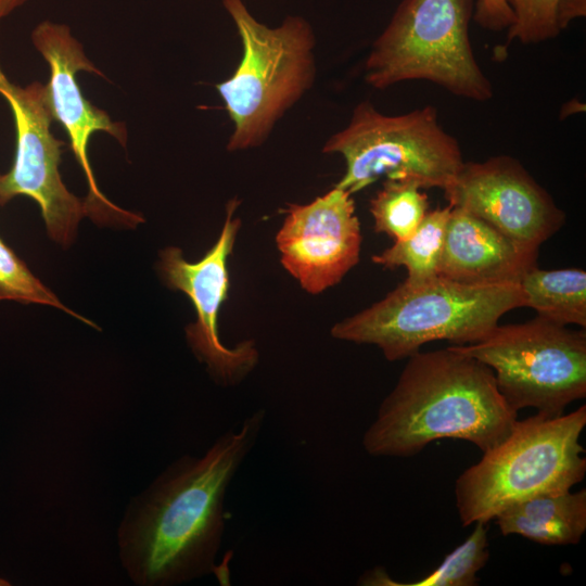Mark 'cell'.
Segmentation results:
<instances>
[{
  "label": "cell",
  "instance_id": "e0dca14e",
  "mask_svg": "<svg viewBox=\"0 0 586 586\" xmlns=\"http://www.w3.org/2000/svg\"><path fill=\"white\" fill-rule=\"evenodd\" d=\"M451 208L448 204L428 212L408 238L395 241L392 246L373 255L372 262L388 269L404 267L407 270L405 280L408 282H422L438 276Z\"/></svg>",
  "mask_w": 586,
  "mask_h": 586
},
{
  "label": "cell",
  "instance_id": "ac0fdd59",
  "mask_svg": "<svg viewBox=\"0 0 586 586\" xmlns=\"http://www.w3.org/2000/svg\"><path fill=\"white\" fill-rule=\"evenodd\" d=\"M471 534L449 552L430 574L413 583H397L382 569L365 573L360 585L388 586H473L477 572L486 564L488 552L487 523L476 522Z\"/></svg>",
  "mask_w": 586,
  "mask_h": 586
},
{
  "label": "cell",
  "instance_id": "3957f363",
  "mask_svg": "<svg viewBox=\"0 0 586 586\" xmlns=\"http://www.w3.org/2000/svg\"><path fill=\"white\" fill-rule=\"evenodd\" d=\"M524 304L520 283L468 284L441 275L417 283L405 280L384 298L336 322L331 335L375 345L395 361L432 341L477 342L502 315Z\"/></svg>",
  "mask_w": 586,
  "mask_h": 586
},
{
  "label": "cell",
  "instance_id": "8fae6325",
  "mask_svg": "<svg viewBox=\"0 0 586 586\" xmlns=\"http://www.w3.org/2000/svg\"><path fill=\"white\" fill-rule=\"evenodd\" d=\"M31 41L50 67L46 89L52 117L66 131L71 149L88 183L89 193L85 200L88 215L100 221L112 219L127 226L142 222L141 216L116 206L104 196L89 162L88 144L94 132L104 131L124 146L127 140L126 127L92 105L84 97L76 79L80 71L100 76L103 74L88 60L67 25L43 21L34 28Z\"/></svg>",
  "mask_w": 586,
  "mask_h": 586
},
{
  "label": "cell",
  "instance_id": "ba28073f",
  "mask_svg": "<svg viewBox=\"0 0 586 586\" xmlns=\"http://www.w3.org/2000/svg\"><path fill=\"white\" fill-rule=\"evenodd\" d=\"M487 365L499 392L515 411L533 407L557 417L586 397V333L539 316L497 324L482 340L451 345Z\"/></svg>",
  "mask_w": 586,
  "mask_h": 586
},
{
  "label": "cell",
  "instance_id": "7a4b0ae2",
  "mask_svg": "<svg viewBox=\"0 0 586 586\" xmlns=\"http://www.w3.org/2000/svg\"><path fill=\"white\" fill-rule=\"evenodd\" d=\"M407 359L362 435L367 454L411 457L440 438L464 440L484 453L510 433L518 411L487 365L451 346Z\"/></svg>",
  "mask_w": 586,
  "mask_h": 586
},
{
  "label": "cell",
  "instance_id": "ffe728a7",
  "mask_svg": "<svg viewBox=\"0 0 586 586\" xmlns=\"http://www.w3.org/2000/svg\"><path fill=\"white\" fill-rule=\"evenodd\" d=\"M0 301L36 303L60 308L61 310L95 327L91 321L67 308L27 268L25 263L0 238Z\"/></svg>",
  "mask_w": 586,
  "mask_h": 586
},
{
  "label": "cell",
  "instance_id": "6da1fadb",
  "mask_svg": "<svg viewBox=\"0 0 586 586\" xmlns=\"http://www.w3.org/2000/svg\"><path fill=\"white\" fill-rule=\"evenodd\" d=\"M257 410L219 435L201 457L170 463L130 502L118 530L119 555L142 586H173L215 570L226 528V496L260 434Z\"/></svg>",
  "mask_w": 586,
  "mask_h": 586
},
{
  "label": "cell",
  "instance_id": "d4e9b609",
  "mask_svg": "<svg viewBox=\"0 0 586 586\" xmlns=\"http://www.w3.org/2000/svg\"><path fill=\"white\" fill-rule=\"evenodd\" d=\"M4 584L7 583H4V581L0 578V585H4Z\"/></svg>",
  "mask_w": 586,
  "mask_h": 586
},
{
  "label": "cell",
  "instance_id": "5b68a950",
  "mask_svg": "<svg viewBox=\"0 0 586 586\" xmlns=\"http://www.w3.org/2000/svg\"><path fill=\"white\" fill-rule=\"evenodd\" d=\"M585 425V405L566 415L537 412L517 420L499 444L458 476L455 495L462 525L488 523L511 505L571 491L582 482L586 459L579 438Z\"/></svg>",
  "mask_w": 586,
  "mask_h": 586
},
{
  "label": "cell",
  "instance_id": "603a6c76",
  "mask_svg": "<svg viewBox=\"0 0 586 586\" xmlns=\"http://www.w3.org/2000/svg\"><path fill=\"white\" fill-rule=\"evenodd\" d=\"M586 0H559L557 5V22L562 31L576 17L585 16Z\"/></svg>",
  "mask_w": 586,
  "mask_h": 586
},
{
  "label": "cell",
  "instance_id": "277c9868",
  "mask_svg": "<svg viewBox=\"0 0 586 586\" xmlns=\"http://www.w3.org/2000/svg\"><path fill=\"white\" fill-rule=\"evenodd\" d=\"M242 43V56L226 80L215 87L232 123L229 152L264 144L278 122L313 88L316 36L300 15L279 26L257 21L243 0H222Z\"/></svg>",
  "mask_w": 586,
  "mask_h": 586
},
{
  "label": "cell",
  "instance_id": "7402d4cb",
  "mask_svg": "<svg viewBox=\"0 0 586 586\" xmlns=\"http://www.w3.org/2000/svg\"><path fill=\"white\" fill-rule=\"evenodd\" d=\"M472 20L491 31L508 29L514 15L505 0H476Z\"/></svg>",
  "mask_w": 586,
  "mask_h": 586
},
{
  "label": "cell",
  "instance_id": "2e32d148",
  "mask_svg": "<svg viewBox=\"0 0 586 586\" xmlns=\"http://www.w3.org/2000/svg\"><path fill=\"white\" fill-rule=\"evenodd\" d=\"M524 306L558 324L586 327V272L579 268L530 269L520 280Z\"/></svg>",
  "mask_w": 586,
  "mask_h": 586
},
{
  "label": "cell",
  "instance_id": "30bf717a",
  "mask_svg": "<svg viewBox=\"0 0 586 586\" xmlns=\"http://www.w3.org/2000/svg\"><path fill=\"white\" fill-rule=\"evenodd\" d=\"M239 204L237 198L228 202L220 234L199 262L186 260L182 251L175 246L164 249L158 262L165 284L183 292L194 306L196 320L186 329L191 349L215 382L224 386L242 382L259 359L253 341L228 347L218 334V313L229 290L228 258L241 227L240 218L234 216Z\"/></svg>",
  "mask_w": 586,
  "mask_h": 586
},
{
  "label": "cell",
  "instance_id": "8992f818",
  "mask_svg": "<svg viewBox=\"0 0 586 586\" xmlns=\"http://www.w3.org/2000/svg\"><path fill=\"white\" fill-rule=\"evenodd\" d=\"M474 0H403L373 41L364 79L384 90L408 80H426L468 100L494 95L475 60L469 27Z\"/></svg>",
  "mask_w": 586,
  "mask_h": 586
},
{
  "label": "cell",
  "instance_id": "4fadbf2b",
  "mask_svg": "<svg viewBox=\"0 0 586 586\" xmlns=\"http://www.w3.org/2000/svg\"><path fill=\"white\" fill-rule=\"evenodd\" d=\"M284 213L276 235L280 262L307 293L324 292L357 265L362 237L349 192L334 186Z\"/></svg>",
  "mask_w": 586,
  "mask_h": 586
},
{
  "label": "cell",
  "instance_id": "9c48e42d",
  "mask_svg": "<svg viewBox=\"0 0 586 586\" xmlns=\"http://www.w3.org/2000/svg\"><path fill=\"white\" fill-rule=\"evenodd\" d=\"M0 94L12 112L16 143L10 170L0 175V205L17 195L33 199L40 207L49 235L66 246L88 209L85 201L62 181L59 165L64 142L50 129L53 117L46 85L34 81L17 86L0 67Z\"/></svg>",
  "mask_w": 586,
  "mask_h": 586
},
{
  "label": "cell",
  "instance_id": "d6986e66",
  "mask_svg": "<svg viewBox=\"0 0 586 586\" xmlns=\"http://www.w3.org/2000/svg\"><path fill=\"white\" fill-rule=\"evenodd\" d=\"M421 189L412 178H385L369 204L374 231L394 241L408 238L429 212L428 195Z\"/></svg>",
  "mask_w": 586,
  "mask_h": 586
},
{
  "label": "cell",
  "instance_id": "44dd1931",
  "mask_svg": "<svg viewBox=\"0 0 586 586\" xmlns=\"http://www.w3.org/2000/svg\"><path fill=\"white\" fill-rule=\"evenodd\" d=\"M514 15L507 29V42L534 44L553 39L561 33L557 22L559 0H505Z\"/></svg>",
  "mask_w": 586,
  "mask_h": 586
},
{
  "label": "cell",
  "instance_id": "5bb4252c",
  "mask_svg": "<svg viewBox=\"0 0 586 586\" xmlns=\"http://www.w3.org/2000/svg\"><path fill=\"white\" fill-rule=\"evenodd\" d=\"M538 249L507 237L483 219L451 208L438 275L468 284L520 283L537 266Z\"/></svg>",
  "mask_w": 586,
  "mask_h": 586
},
{
  "label": "cell",
  "instance_id": "52a82bcc",
  "mask_svg": "<svg viewBox=\"0 0 586 586\" xmlns=\"http://www.w3.org/2000/svg\"><path fill=\"white\" fill-rule=\"evenodd\" d=\"M322 153L339 154L345 171L335 187L352 195L379 178H412L422 188L444 190L464 164L457 139L425 105L400 115L381 113L368 100L353 110L346 127L333 133Z\"/></svg>",
  "mask_w": 586,
  "mask_h": 586
},
{
  "label": "cell",
  "instance_id": "cb8c5ba5",
  "mask_svg": "<svg viewBox=\"0 0 586 586\" xmlns=\"http://www.w3.org/2000/svg\"><path fill=\"white\" fill-rule=\"evenodd\" d=\"M25 2L26 0H0V21L10 15L17 8L22 7Z\"/></svg>",
  "mask_w": 586,
  "mask_h": 586
},
{
  "label": "cell",
  "instance_id": "9a60e30c",
  "mask_svg": "<svg viewBox=\"0 0 586 586\" xmlns=\"http://www.w3.org/2000/svg\"><path fill=\"white\" fill-rule=\"evenodd\" d=\"M494 519L502 535L518 534L543 545H574L586 531V489L535 496Z\"/></svg>",
  "mask_w": 586,
  "mask_h": 586
},
{
  "label": "cell",
  "instance_id": "7c38bea8",
  "mask_svg": "<svg viewBox=\"0 0 586 586\" xmlns=\"http://www.w3.org/2000/svg\"><path fill=\"white\" fill-rule=\"evenodd\" d=\"M443 191L453 207L483 219L528 247L539 249L565 222L564 212L547 190L509 155L464 162Z\"/></svg>",
  "mask_w": 586,
  "mask_h": 586
}]
</instances>
